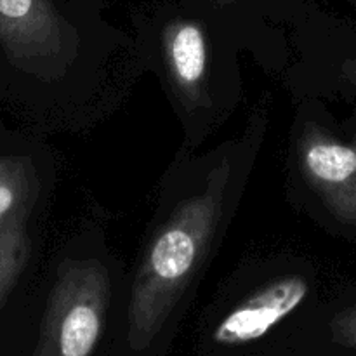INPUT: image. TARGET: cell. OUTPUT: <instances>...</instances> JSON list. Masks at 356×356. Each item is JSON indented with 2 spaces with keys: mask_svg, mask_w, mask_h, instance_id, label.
<instances>
[{
  "mask_svg": "<svg viewBox=\"0 0 356 356\" xmlns=\"http://www.w3.org/2000/svg\"><path fill=\"white\" fill-rule=\"evenodd\" d=\"M228 165L218 167L207 186L177 204L149 242L129 302L127 339L143 351L155 341L204 261L225 207Z\"/></svg>",
  "mask_w": 356,
  "mask_h": 356,
  "instance_id": "6da1fadb",
  "label": "cell"
},
{
  "mask_svg": "<svg viewBox=\"0 0 356 356\" xmlns=\"http://www.w3.org/2000/svg\"><path fill=\"white\" fill-rule=\"evenodd\" d=\"M110 302L108 273L96 261H70L58 271L33 356H94Z\"/></svg>",
  "mask_w": 356,
  "mask_h": 356,
  "instance_id": "7a4b0ae2",
  "label": "cell"
},
{
  "mask_svg": "<svg viewBox=\"0 0 356 356\" xmlns=\"http://www.w3.org/2000/svg\"><path fill=\"white\" fill-rule=\"evenodd\" d=\"M75 31L52 0H0V47L16 68L54 76L72 58Z\"/></svg>",
  "mask_w": 356,
  "mask_h": 356,
  "instance_id": "3957f363",
  "label": "cell"
},
{
  "mask_svg": "<svg viewBox=\"0 0 356 356\" xmlns=\"http://www.w3.org/2000/svg\"><path fill=\"white\" fill-rule=\"evenodd\" d=\"M299 167L330 214L356 226V134L350 141L312 127L299 141Z\"/></svg>",
  "mask_w": 356,
  "mask_h": 356,
  "instance_id": "277c9868",
  "label": "cell"
},
{
  "mask_svg": "<svg viewBox=\"0 0 356 356\" xmlns=\"http://www.w3.org/2000/svg\"><path fill=\"white\" fill-rule=\"evenodd\" d=\"M309 294L302 277H285L264 285L236 305L212 332L221 346H242L266 336L271 329L291 316Z\"/></svg>",
  "mask_w": 356,
  "mask_h": 356,
  "instance_id": "5b68a950",
  "label": "cell"
},
{
  "mask_svg": "<svg viewBox=\"0 0 356 356\" xmlns=\"http://www.w3.org/2000/svg\"><path fill=\"white\" fill-rule=\"evenodd\" d=\"M163 56L170 80L188 103L202 101L207 82L209 49L197 21L176 19L163 31Z\"/></svg>",
  "mask_w": 356,
  "mask_h": 356,
  "instance_id": "8992f818",
  "label": "cell"
},
{
  "mask_svg": "<svg viewBox=\"0 0 356 356\" xmlns=\"http://www.w3.org/2000/svg\"><path fill=\"white\" fill-rule=\"evenodd\" d=\"M38 195V177L31 159L0 156V222L30 216Z\"/></svg>",
  "mask_w": 356,
  "mask_h": 356,
  "instance_id": "52a82bcc",
  "label": "cell"
},
{
  "mask_svg": "<svg viewBox=\"0 0 356 356\" xmlns=\"http://www.w3.org/2000/svg\"><path fill=\"white\" fill-rule=\"evenodd\" d=\"M26 219L28 216H16L0 222V308L30 257L31 240Z\"/></svg>",
  "mask_w": 356,
  "mask_h": 356,
  "instance_id": "ba28073f",
  "label": "cell"
},
{
  "mask_svg": "<svg viewBox=\"0 0 356 356\" xmlns=\"http://www.w3.org/2000/svg\"><path fill=\"white\" fill-rule=\"evenodd\" d=\"M332 339L341 346L356 350V306L341 312L332 320Z\"/></svg>",
  "mask_w": 356,
  "mask_h": 356,
  "instance_id": "9c48e42d",
  "label": "cell"
},
{
  "mask_svg": "<svg viewBox=\"0 0 356 356\" xmlns=\"http://www.w3.org/2000/svg\"><path fill=\"white\" fill-rule=\"evenodd\" d=\"M341 72H343V76L351 83V86L356 87V58L346 59L341 66Z\"/></svg>",
  "mask_w": 356,
  "mask_h": 356,
  "instance_id": "30bf717a",
  "label": "cell"
},
{
  "mask_svg": "<svg viewBox=\"0 0 356 356\" xmlns=\"http://www.w3.org/2000/svg\"><path fill=\"white\" fill-rule=\"evenodd\" d=\"M211 2L218 3V6H229V3H235L236 0H211Z\"/></svg>",
  "mask_w": 356,
  "mask_h": 356,
  "instance_id": "8fae6325",
  "label": "cell"
},
{
  "mask_svg": "<svg viewBox=\"0 0 356 356\" xmlns=\"http://www.w3.org/2000/svg\"><path fill=\"white\" fill-rule=\"evenodd\" d=\"M353 2H355V3H356V0H353Z\"/></svg>",
  "mask_w": 356,
  "mask_h": 356,
  "instance_id": "7c38bea8",
  "label": "cell"
}]
</instances>
